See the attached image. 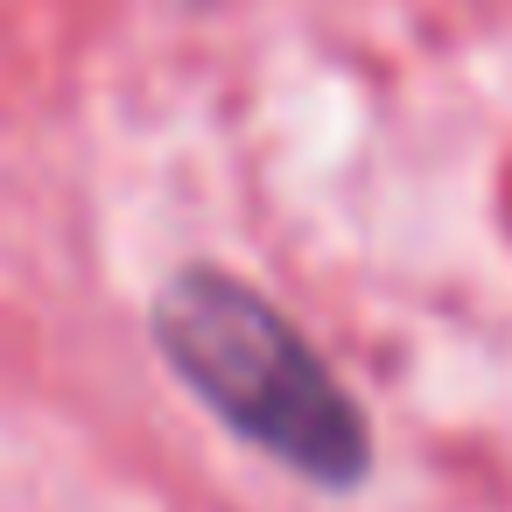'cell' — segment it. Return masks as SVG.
Returning a JSON list of instances; mask_svg holds the SVG:
<instances>
[{
  "instance_id": "1",
  "label": "cell",
  "mask_w": 512,
  "mask_h": 512,
  "mask_svg": "<svg viewBox=\"0 0 512 512\" xmlns=\"http://www.w3.org/2000/svg\"><path fill=\"white\" fill-rule=\"evenodd\" d=\"M155 344L225 428H239L288 470L316 484L365 477L372 435L358 400L330 379V365L302 344V330L246 281L211 267L176 274L155 302Z\"/></svg>"
}]
</instances>
